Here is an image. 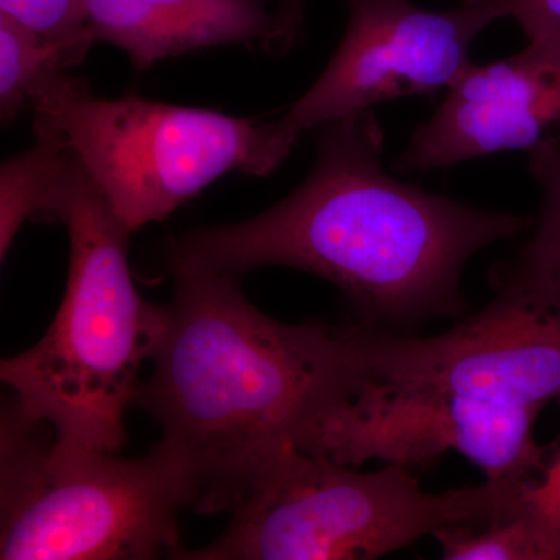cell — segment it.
Segmentation results:
<instances>
[{"instance_id": "cell-1", "label": "cell", "mask_w": 560, "mask_h": 560, "mask_svg": "<svg viewBox=\"0 0 560 560\" xmlns=\"http://www.w3.org/2000/svg\"><path fill=\"white\" fill-rule=\"evenodd\" d=\"M374 110L316 128L315 165L289 197L253 219L175 238L173 271L311 272L346 294L371 329L401 334L467 311L460 276L486 246L534 219L489 212L401 183L383 168Z\"/></svg>"}, {"instance_id": "cell-2", "label": "cell", "mask_w": 560, "mask_h": 560, "mask_svg": "<svg viewBox=\"0 0 560 560\" xmlns=\"http://www.w3.org/2000/svg\"><path fill=\"white\" fill-rule=\"evenodd\" d=\"M175 272L167 326L135 407L161 427L198 514L234 511L272 464L366 375L363 326L285 324L237 278Z\"/></svg>"}, {"instance_id": "cell-3", "label": "cell", "mask_w": 560, "mask_h": 560, "mask_svg": "<svg viewBox=\"0 0 560 560\" xmlns=\"http://www.w3.org/2000/svg\"><path fill=\"white\" fill-rule=\"evenodd\" d=\"M35 221L69 235V276L60 311L43 338L3 359L0 378L27 418L69 447L120 452L140 370L167 326V305L147 301L128 264L131 231L68 149Z\"/></svg>"}, {"instance_id": "cell-4", "label": "cell", "mask_w": 560, "mask_h": 560, "mask_svg": "<svg viewBox=\"0 0 560 560\" xmlns=\"http://www.w3.org/2000/svg\"><path fill=\"white\" fill-rule=\"evenodd\" d=\"M526 485L486 480L427 492L410 469L364 474L326 456L290 451L254 482L226 530L189 560H368L451 526H481L522 511Z\"/></svg>"}, {"instance_id": "cell-5", "label": "cell", "mask_w": 560, "mask_h": 560, "mask_svg": "<svg viewBox=\"0 0 560 560\" xmlns=\"http://www.w3.org/2000/svg\"><path fill=\"white\" fill-rule=\"evenodd\" d=\"M190 493L160 444L139 459L69 447L11 401L0 431V559H173Z\"/></svg>"}, {"instance_id": "cell-6", "label": "cell", "mask_w": 560, "mask_h": 560, "mask_svg": "<svg viewBox=\"0 0 560 560\" xmlns=\"http://www.w3.org/2000/svg\"><path fill=\"white\" fill-rule=\"evenodd\" d=\"M31 110L33 127L60 139L131 232L167 219L228 173L271 175L298 142L279 120L139 95L101 98L68 72L40 92Z\"/></svg>"}, {"instance_id": "cell-7", "label": "cell", "mask_w": 560, "mask_h": 560, "mask_svg": "<svg viewBox=\"0 0 560 560\" xmlns=\"http://www.w3.org/2000/svg\"><path fill=\"white\" fill-rule=\"evenodd\" d=\"M540 411L363 382L313 425L300 451L345 466L378 459L408 469L430 467L453 451L488 481L528 485L552 458L534 438Z\"/></svg>"}, {"instance_id": "cell-8", "label": "cell", "mask_w": 560, "mask_h": 560, "mask_svg": "<svg viewBox=\"0 0 560 560\" xmlns=\"http://www.w3.org/2000/svg\"><path fill=\"white\" fill-rule=\"evenodd\" d=\"M346 9L329 65L279 119L294 139L377 103L451 90L471 65L475 40L500 21L492 0H463L444 11L412 0H346Z\"/></svg>"}, {"instance_id": "cell-9", "label": "cell", "mask_w": 560, "mask_h": 560, "mask_svg": "<svg viewBox=\"0 0 560 560\" xmlns=\"http://www.w3.org/2000/svg\"><path fill=\"white\" fill-rule=\"evenodd\" d=\"M477 315L430 338L364 326V382L482 404L544 408L560 396V319L497 289Z\"/></svg>"}, {"instance_id": "cell-10", "label": "cell", "mask_w": 560, "mask_h": 560, "mask_svg": "<svg viewBox=\"0 0 560 560\" xmlns=\"http://www.w3.org/2000/svg\"><path fill=\"white\" fill-rule=\"evenodd\" d=\"M560 139V38L529 40L489 65H471L429 120L412 131L396 171L430 172Z\"/></svg>"}, {"instance_id": "cell-11", "label": "cell", "mask_w": 560, "mask_h": 560, "mask_svg": "<svg viewBox=\"0 0 560 560\" xmlns=\"http://www.w3.org/2000/svg\"><path fill=\"white\" fill-rule=\"evenodd\" d=\"M271 0H86V25L95 43L128 55L147 70L154 62L223 44L276 39Z\"/></svg>"}, {"instance_id": "cell-12", "label": "cell", "mask_w": 560, "mask_h": 560, "mask_svg": "<svg viewBox=\"0 0 560 560\" xmlns=\"http://www.w3.org/2000/svg\"><path fill=\"white\" fill-rule=\"evenodd\" d=\"M528 167L541 190L539 215L528 242L492 279L497 289L515 291L560 319V139L529 150Z\"/></svg>"}, {"instance_id": "cell-13", "label": "cell", "mask_w": 560, "mask_h": 560, "mask_svg": "<svg viewBox=\"0 0 560 560\" xmlns=\"http://www.w3.org/2000/svg\"><path fill=\"white\" fill-rule=\"evenodd\" d=\"M80 58L0 11V116L11 124Z\"/></svg>"}, {"instance_id": "cell-14", "label": "cell", "mask_w": 560, "mask_h": 560, "mask_svg": "<svg viewBox=\"0 0 560 560\" xmlns=\"http://www.w3.org/2000/svg\"><path fill=\"white\" fill-rule=\"evenodd\" d=\"M433 537L445 560H560L558 537L523 510L481 528H442Z\"/></svg>"}, {"instance_id": "cell-15", "label": "cell", "mask_w": 560, "mask_h": 560, "mask_svg": "<svg viewBox=\"0 0 560 560\" xmlns=\"http://www.w3.org/2000/svg\"><path fill=\"white\" fill-rule=\"evenodd\" d=\"M31 149L3 162L0 172V257L5 259L27 220H36L44 194L62 151L54 132L33 127Z\"/></svg>"}, {"instance_id": "cell-16", "label": "cell", "mask_w": 560, "mask_h": 560, "mask_svg": "<svg viewBox=\"0 0 560 560\" xmlns=\"http://www.w3.org/2000/svg\"><path fill=\"white\" fill-rule=\"evenodd\" d=\"M0 11L68 47L81 61L95 43L86 25V0H0Z\"/></svg>"}, {"instance_id": "cell-17", "label": "cell", "mask_w": 560, "mask_h": 560, "mask_svg": "<svg viewBox=\"0 0 560 560\" xmlns=\"http://www.w3.org/2000/svg\"><path fill=\"white\" fill-rule=\"evenodd\" d=\"M500 20H514L528 40L560 38V0H492Z\"/></svg>"}, {"instance_id": "cell-18", "label": "cell", "mask_w": 560, "mask_h": 560, "mask_svg": "<svg viewBox=\"0 0 560 560\" xmlns=\"http://www.w3.org/2000/svg\"><path fill=\"white\" fill-rule=\"evenodd\" d=\"M558 401L560 405V396ZM522 510L544 523L560 540V451L552 453L550 464L539 480L523 489Z\"/></svg>"}, {"instance_id": "cell-19", "label": "cell", "mask_w": 560, "mask_h": 560, "mask_svg": "<svg viewBox=\"0 0 560 560\" xmlns=\"http://www.w3.org/2000/svg\"><path fill=\"white\" fill-rule=\"evenodd\" d=\"M276 39L271 54H287L296 46L304 33L308 0H275Z\"/></svg>"}]
</instances>
